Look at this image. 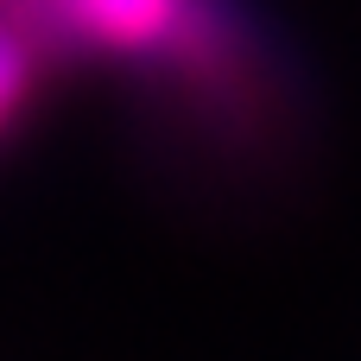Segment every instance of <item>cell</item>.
<instances>
[{"mask_svg": "<svg viewBox=\"0 0 361 361\" xmlns=\"http://www.w3.org/2000/svg\"><path fill=\"white\" fill-rule=\"evenodd\" d=\"M0 25L32 57H121L228 114L267 95V38L241 0H0Z\"/></svg>", "mask_w": 361, "mask_h": 361, "instance_id": "obj_1", "label": "cell"}, {"mask_svg": "<svg viewBox=\"0 0 361 361\" xmlns=\"http://www.w3.org/2000/svg\"><path fill=\"white\" fill-rule=\"evenodd\" d=\"M32 70H38L32 44H19V38L0 25V127L19 114V102H25V89H32Z\"/></svg>", "mask_w": 361, "mask_h": 361, "instance_id": "obj_2", "label": "cell"}]
</instances>
